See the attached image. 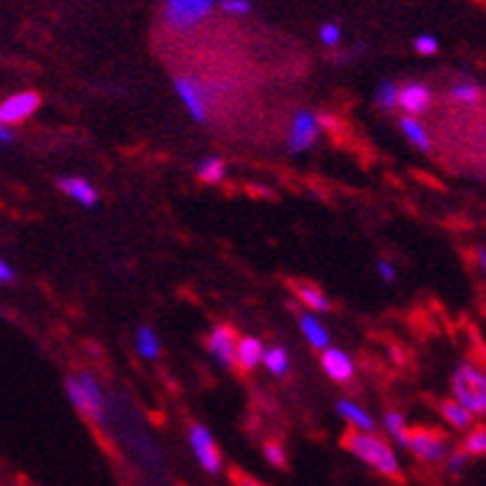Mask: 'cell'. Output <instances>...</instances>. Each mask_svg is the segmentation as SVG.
Listing matches in <instances>:
<instances>
[{
	"label": "cell",
	"instance_id": "35",
	"mask_svg": "<svg viewBox=\"0 0 486 486\" xmlns=\"http://www.w3.org/2000/svg\"><path fill=\"white\" fill-rule=\"evenodd\" d=\"M13 141V131H10L8 126L0 124V143H10Z\"/></svg>",
	"mask_w": 486,
	"mask_h": 486
},
{
	"label": "cell",
	"instance_id": "16",
	"mask_svg": "<svg viewBox=\"0 0 486 486\" xmlns=\"http://www.w3.org/2000/svg\"><path fill=\"white\" fill-rule=\"evenodd\" d=\"M299 326H302V334L306 336V341L314 348H328L331 338H328V331L324 326L319 324V319H314L311 314H302L299 316Z\"/></svg>",
	"mask_w": 486,
	"mask_h": 486
},
{
	"label": "cell",
	"instance_id": "5",
	"mask_svg": "<svg viewBox=\"0 0 486 486\" xmlns=\"http://www.w3.org/2000/svg\"><path fill=\"white\" fill-rule=\"evenodd\" d=\"M405 447L410 449L415 457H419L428 464H439L445 462L449 454L447 437L437 432V429L428 428H415L408 429V445Z\"/></svg>",
	"mask_w": 486,
	"mask_h": 486
},
{
	"label": "cell",
	"instance_id": "2",
	"mask_svg": "<svg viewBox=\"0 0 486 486\" xmlns=\"http://www.w3.org/2000/svg\"><path fill=\"white\" fill-rule=\"evenodd\" d=\"M65 388H68V398L76 408V412L89 422L104 428L109 422V402H106L104 391H102V385L94 375L89 371L75 373L65 381Z\"/></svg>",
	"mask_w": 486,
	"mask_h": 486
},
{
	"label": "cell",
	"instance_id": "24",
	"mask_svg": "<svg viewBox=\"0 0 486 486\" xmlns=\"http://www.w3.org/2000/svg\"><path fill=\"white\" fill-rule=\"evenodd\" d=\"M382 425H385L388 435H391L395 442H400L402 447L408 445V425H405V419H402L400 412H388L385 419H382Z\"/></svg>",
	"mask_w": 486,
	"mask_h": 486
},
{
	"label": "cell",
	"instance_id": "14",
	"mask_svg": "<svg viewBox=\"0 0 486 486\" xmlns=\"http://www.w3.org/2000/svg\"><path fill=\"white\" fill-rule=\"evenodd\" d=\"M59 191L68 193L69 198H75L79 205L85 208H94L99 195H96L94 185L85 178H76V176H68V178H59Z\"/></svg>",
	"mask_w": 486,
	"mask_h": 486
},
{
	"label": "cell",
	"instance_id": "13",
	"mask_svg": "<svg viewBox=\"0 0 486 486\" xmlns=\"http://www.w3.org/2000/svg\"><path fill=\"white\" fill-rule=\"evenodd\" d=\"M262 356H265V348H262V344H259L255 336H242V338H238L235 363L239 365V371H255L259 363H262Z\"/></svg>",
	"mask_w": 486,
	"mask_h": 486
},
{
	"label": "cell",
	"instance_id": "21",
	"mask_svg": "<svg viewBox=\"0 0 486 486\" xmlns=\"http://www.w3.org/2000/svg\"><path fill=\"white\" fill-rule=\"evenodd\" d=\"M262 361L267 365V371L272 373V375H277V378L286 375V371H289V356H286V351L282 346H274V348L265 351Z\"/></svg>",
	"mask_w": 486,
	"mask_h": 486
},
{
	"label": "cell",
	"instance_id": "8",
	"mask_svg": "<svg viewBox=\"0 0 486 486\" xmlns=\"http://www.w3.org/2000/svg\"><path fill=\"white\" fill-rule=\"evenodd\" d=\"M316 139H319V116L309 109H299L292 119V129H289V151H306L314 146Z\"/></svg>",
	"mask_w": 486,
	"mask_h": 486
},
{
	"label": "cell",
	"instance_id": "10",
	"mask_svg": "<svg viewBox=\"0 0 486 486\" xmlns=\"http://www.w3.org/2000/svg\"><path fill=\"white\" fill-rule=\"evenodd\" d=\"M205 346H208V353L215 358V361L222 365V368H232L235 365V346H238V334L235 328L228 324L215 326L212 331L205 338Z\"/></svg>",
	"mask_w": 486,
	"mask_h": 486
},
{
	"label": "cell",
	"instance_id": "29",
	"mask_svg": "<svg viewBox=\"0 0 486 486\" xmlns=\"http://www.w3.org/2000/svg\"><path fill=\"white\" fill-rule=\"evenodd\" d=\"M220 8L230 13V15H248L249 10H252V3L249 0H222Z\"/></svg>",
	"mask_w": 486,
	"mask_h": 486
},
{
	"label": "cell",
	"instance_id": "6",
	"mask_svg": "<svg viewBox=\"0 0 486 486\" xmlns=\"http://www.w3.org/2000/svg\"><path fill=\"white\" fill-rule=\"evenodd\" d=\"M176 94L181 96L183 106L188 109V114L198 122L205 124L208 122V109H210V89L202 85L201 79L195 76H176Z\"/></svg>",
	"mask_w": 486,
	"mask_h": 486
},
{
	"label": "cell",
	"instance_id": "31",
	"mask_svg": "<svg viewBox=\"0 0 486 486\" xmlns=\"http://www.w3.org/2000/svg\"><path fill=\"white\" fill-rule=\"evenodd\" d=\"M467 459H469L467 452H452V454H447L449 472H452V474H459L462 469L467 467Z\"/></svg>",
	"mask_w": 486,
	"mask_h": 486
},
{
	"label": "cell",
	"instance_id": "32",
	"mask_svg": "<svg viewBox=\"0 0 486 486\" xmlns=\"http://www.w3.org/2000/svg\"><path fill=\"white\" fill-rule=\"evenodd\" d=\"M378 274H381V277L385 279L388 284H391V282H395V269L391 267V262H378Z\"/></svg>",
	"mask_w": 486,
	"mask_h": 486
},
{
	"label": "cell",
	"instance_id": "9",
	"mask_svg": "<svg viewBox=\"0 0 486 486\" xmlns=\"http://www.w3.org/2000/svg\"><path fill=\"white\" fill-rule=\"evenodd\" d=\"M40 104H42V99H40L38 92H18V94L8 96L5 102H0V124H20L28 116L35 114Z\"/></svg>",
	"mask_w": 486,
	"mask_h": 486
},
{
	"label": "cell",
	"instance_id": "23",
	"mask_svg": "<svg viewBox=\"0 0 486 486\" xmlns=\"http://www.w3.org/2000/svg\"><path fill=\"white\" fill-rule=\"evenodd\" d=\"M375 104L381 106V109H385V112L395 109V106H398V85L391 82V79L381 82L378 89H375Z\"/></svg>",
	"mask_w": 486,
	"mask_h": 486
},
{
	"label": "cell",
	"instance_id": "4",
	"mask_svg": "<svg viewBox=\"0 0 486 486\" xmlns=\"http://www.w3.org/2000/svg\"><path fill=\"white\" fill-rule=\"evenodd\" d=\"M215 0H163V22L176 32L201 25L210 18Z\"/></svg>",
	"mask_w": 486,
	"mask_h": 486
},
{
	"label": "cell",
	"instance_id": "33",
	"mask_svg": "<svg viewBox=\"0 0 486 486\" xmlns=\"http://www.w3.org/2000/svg\"><path fill=\"white\" fill-rule=\"evenodd\" d=\"M15 279V274H13V269H10L8 262H3L0 259V284H8V282H13Z\"/></svg>",
	"mask_w": 486,
	"mask_h": 486
},
{
	"label": "cell",
	"instance_id": "28",
	"mask_svg": "<svg viewBox=\"0 0 486 486\" xmlns=\"http://www.w3.org/2000/svg\"><path fill=\"white\" fill-rule=\"evenodd\" d=\"M319 38H321V42H324V45L334 48V45H338V42H341V28H338L336 22H326V25H321Z\"/></svg>",
	"mask_w": 486,
	"mask_h": 486
},
{
	"label": "cell",
	"instance_id": "7",
	"mask_svg": "<svg viewBox=\"0 0 486 486\" xmlns=\"http://www.w3.org/2000/svg\"><path fill=\"white\" fill-rule=\"evenodd\" d=\"M188 442H191V449L195 459H198V464L208 474H218L220 469H222V454H220L218 442L210 435V429L205 425H191Z\"/></svg>",
	"mask_w": 486,
	"mask_h": 486
},
{
	"label": "cell",
	"instance_id": "19",
	"mask_svg": "<svg viewBox=\"0 0 486 486\" xmlns=\"http://www.w3.org/2000/svg\"><path fill=\"white\" fill-rule=\"evenodd\" d=\"M400 129H402V134L410 139L412 146H418L419 151H429V136H428V131H425V126L419 124L418 119H412V116H402Z\"/></svg>",
	"mask_w": 486,
	"mask_h": 486
},
{
	"label": "cell",
	"instance_id": "18",
	"mask_svg": "<svg viewBox=\"0 0 486 486\" xmlns=\"http://www.w3.org/2000/svg\"><path fill=\"white\" fill-rule=\"evenodd\" d=\"M439 412H442V418L447 419L452 428L457 429H467L469 425H472V412L464 408V405H459L457 400H445L442 405H439Z\"/></svg>",
	"mask_w": 486,
	"mask_h": 486
},
{
	"label": "cell",
	"instance_id": "12",
	"mask_svg": "<svg viewBox=\"0 0 486 486\" xmlns=\"http://www.w3.org/2000/svg\"><path fill=\"white\" fill-rule=\"evenodd\" d=\"M432 102V94H429V89L425 85H419V82H410V85H405L402 89H398V104L405 109V114L415 116L422 114L425 109Z\"/></svg>",
	"mask_w": 486,
	"mask_h": 486
},
{
	"label": "cell",
	"instance_id": "20",
	"mask_svg": "<svg viewBox=\"0 0 486 486\" xmlns=\"http://www.w3.org/2000/svg\"><path fill=\"white\" fill-rule=\"evenodd\" d=\"M136 346H139V353H141L143 358H148V361H156L158 353H161L158 336L153 334L148 326H141V328L136 331Z\"/></svg>",
	"mask_w": 486,
	"mask_h": 486
},
{
	"label": "cell",
	"instance_id": "25",
	"mask_svg": "<svg viewBox=\"0 0 486 486\" xmlns=\"http://www.w3.org/2000/svg\"><path fill=\"white\" fill-rule=\"evenodd\" d=\"M464 452L474 454V457H484L486 454V428H474L464 439Z\"/></svg>",
	"mask_w": 486,
	"mask_h": 486
},
{
	"label": "cell",
	"instance_id": "36",
	"mask_svg": "<svg viewBox=\"0 0 486 486\" xmlns=\"http://www.w3.org/2000/svg\"><path fill=\"white\" fill-rule=\"evenodd\" d=\"M479 262H482V269L486 272V249H482V252H479Z\"/></svg>",
	"mask_w": 486,
	"mask_h": 486
},
{
	"label": "cell",
	"instance_id": "17",
	"mask_svg": "<svg viewBox=\"0 0 486 486\" xmlns=\"http://www.w3.org/2000/svg\"><path fill=\"white\" fill-rule=\"evenodd\" d=\"M336 408H338V412H341L356 429H361V432H375V422H373V418L363 410V408H358L356 402L338 400Z\"/></svg>",
	"mask_w": 486,
	"mask_h": 486
},
{
	"label": "cell",
	"instance_id": "30",
	"mask_svg": "<svg viewBox=\"0 0 486 486\" xmlns=\"http://www.w3.org/2000/svg\"><path fill=\"white\" fill-rule=\"evenodd\" d=\"M415 50H418L419 55H425V58L435 55L439 50L437 38H432V35H419V38L415 40Z\"/></svg>",
	"mask_w": 486,
	"mask_h": 486
},
{
	"label": "cell",
	"instance_id": "3",
	"mask_svg": "<svg viewBox=\"0 0 486 486\" xmlns=\"http://www.w3.org/2000/svg\"><path fill=\"white\" fill-rule=\"evenodd\" d=\"M452 391L454 400L472 415H486V371L474 363H459L452 378Z\"/></svg>",
	"mask_w": 486,
	"mask_h": 486
},
{
	"label": "cell",
	"instance_id": "22",
	"mask_svg": "<svg viewBox=\"0 0 486 486\" xmlns=\"http://www.w3.org/2000/svg\"><path fill=\"white\" fill-rule=\"evenodd\" d=\"M198 178L205 183H220L225 178V161L218 158V156L205 158V161L201 163V168H198Z\"/></svg>",
	"mask_w": 486,
	"mask_h": 486
},
{
	"label": "cell",
	"instance_id": "27",
	"mask_svg": "<svg viewBox=\"0 0 486 486\" xmlns=\"http://www.w3.org/2000/svg\"><path fill=\"white\" fill-rule=\"evenodd\" d=\"M265 457H267V462L272 464V467H284L286 464L284 447H282L279 442H274V439L265 445Z\"/></svg>",
	"mask_w": 486,
	"mask_h": 486
},
{
	"label": "cell",
	"instance_id": "34",
	"mask_svg": "<svg viewBox=\"0 0 486 486\" xmlns=\"http://www.w3.org/2000/svg\"><path fill=\"white\" fill-rule=\"evenodd\" d=\"M235 482H238V486H262L259 482H255L252 477H248V474H242V477H239V474H235Z\"/></svg>",
	"mask_w": 486,
	"mask_h": 486
},
{
	"label": "cell",
	"instance_id": "11",
	"mask_svg": "<svg viewBox=\"0 0 486 486\" xmlns=\"http://www.w3.org/2000/svg\"><path fill=\"white\" fill-rule=\"evenodd\" d=\"M321 368L336 382H348L353 378V361L348 358V353H344L341 348H331V346L324 348Z\"/></svg>",
	"mask_w": 486,
	"mask_h": 486
},
{
	"label": "cell",
	"instance_id": "26",
	"mask_svg": "<svg viewBox=\"0 0 486 486\" xmlns=\"http://www.w3.org/2000/svg\"><path fill=\"white\" fill-rule=\"evenodd\" d=\"M452 96L462 102V104H477L479 96H482V89H479L474 82H457L452 86Z\"/></svg>",
	"mask_w": 486,
	"mask_h": 486
},
{
	"label": "cell",
	"instance_id": "1",
	"mask_svg": "<svg viewBox=\"0 0 486 486\" xmlns=\"http://www.w3.org/2000/svg\"><path fill=\"white\" fill-rule=\"evenodd\" d=\"M344 447L365 462L368 467L381 472L382 477L398 479L400 477V462L395 457L392 447L385 439L375 437L373 432H361V429H348L344 435Z\"/></svg>",
	"mask_w": 486,
	"mask_h": 486
},
{
	"label": "cell",
	"instance_id": "15",
	"mask_svg": "<svg viewBox=\"0 0 486 486\" xmlns=\"http://www.w3.org/2000/svg\"><path fill=\"white\" fill-rule=\"evenodd\" d=\"M292 289L299 296V302L309 306V309H314V311H328L331 309V302L326 299V294L319 286L306 284V282H292Z\"/></svg>",
	"mask_w": 486,
	"mask_h": 486
}]
</instances>
